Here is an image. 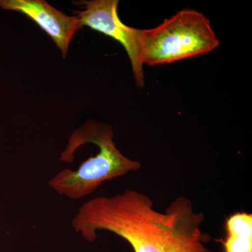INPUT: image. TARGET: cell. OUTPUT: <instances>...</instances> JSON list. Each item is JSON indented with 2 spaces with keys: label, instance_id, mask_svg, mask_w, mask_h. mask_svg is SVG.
Listing matches in <instances>:
<instances>
[{
  "label": "cell",
  "instance_id": "1",
  "mask_svg": "<svg viewBox=\"0 0 252 252\" xmlns=\"http://www.w3.org/2000/svg\"><path fill=\"white\" fill-rule=\"evenodd\" d=\"M205 218L185 197L176 198L162 213L148 195L126 189L83 203L72 225L89 242L97 239L98 230L112 232L128 242L134 252H212L204 245L210 240L200 228Z\"/></svg>",
  "mask_w": 252,
  "mask_h": 252
},
{
  "label": "cell",
  "instance_id": "5",
  "mask_svg": "<svg viewBox=\"0 0 252 252\" xmlns=\"http://www.w3.org/2000/svg\"><path fill=\"white\" fill-rule=\"evenodd\" d=\"M0 7L26 15L34 21L52 39L63 58L74 34L84 27L77 16H68L44 0H1Z\"/></svg>",
  "mask_w": 252,
  "mask_h": 252
},
{
  "label": "cell",
  "instance_id": "4",
  "mask_svg": "<svg viewBox=\"0 0 252 252\" xmlns=\"http://www.w3.org/2000/svg\"><path fill=\"white\" fill-rule=\"evenodd\" d=\"M119 0H90L75 1V11L83 26L102 33L119 41L125 49L132 67L135 83L144 87L143 63L141 56V30L124 24L118 15Z\"/></svg>",
  "mask_w": 252,
  "mask_h": 252
},
{
  "label": "cell",
  "instance_id": "2",
  "mask_svg": "<svg viewBox=\"0 0 252 252\" xmlns=\"http://www.w3.org/2000/svg\"><path fill=\"white\" fill-rule=\"evenodd\" d=\"M113 138L110 126L87 121L72 132L59 160L72 163L76 151L88 143L97 145L99 153L81 162L77 170L64 169L58 172L49 181V187L59 195L77 200L90 195L104 182L140 170V162L124 156Z\"/></svg>",
  "mask_w": 252,
  "mask_h": 252
},
{
  "label": "cell",
  "instance_id": "3",
  "mask_svg": "<svg viewBox=\"0 0 252 252\" xmlns=\"http://www.w3.org/2000/svg\"><path fill=\"white\" fill-rule=\"evenodd\" d=\"M143 64L162 65L212 52L220 45L208 18L196 10H181L157 27L141 30Z\"/></svg>",
  "mask_w": 252,
  "mask_h": 252
},
{
  "label": "cell",
  "instance_id": "6",
  "mask_svg": "<svg viewBox=\"0 0 252 252\" xmlns=\"http://www.w3.org/2000/svg\"><path fill=\"white\" fill-rule=\"evenodd\" d=\"M227 237L223 242L225 252H252V215L239 212L225 222Z\"/></svg>",
  "mask_w": 252,
  "mask_h": 252
}]
</instances>
